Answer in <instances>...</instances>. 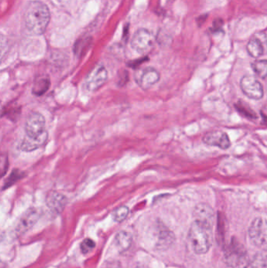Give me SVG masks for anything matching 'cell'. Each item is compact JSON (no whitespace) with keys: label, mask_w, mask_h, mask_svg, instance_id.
I'll return each mask as SVG.
<instances>
[{"label":"cell","mask_w":267,"mask_h":268,"mask_svg":"<svg viewBox=\"0 0 267 268\" xmlns=\"http://www.w3.org/2000/svg\"><path fill=\"white\" fill-rule=\"evenodd\" d=\"M57 1H58V2L63 3V2H64L65 0H57Z\"/></svg>","instance_id":"cell-29"},{"label":"cell","mask_w":267,"mask_h":268,"mask_svg":"<svg viewBox=\"0 0 267 268\" xmlns=\"http://www.w3.org/2000/svg\"><path fill=\"white\" fill-rule=\"evenodd\" d=\"M108 78V71L105 67L103 65L96 66L86 76L85 80L86 89L89 91H96L106 83Z\"/></svg>","instance_id":"cell-7"},{"label":"cell","mask_w":267,"mask_h":268,"mask_svg":"<svg viewBox=\"0 0 267 268\" xmlns=\"http://www.w3.org/2000/svg\"><path fill=\"white\" fill-rule=\"evenodd\" d=\"M25 176H26V174H25L23 171H20V169H14V170L11 172V174L9 175V177H7L5 182H4L3 189L5 190V189L9 188V187H12L16 183L18 182L20 180H21Z\"/></svg>","instance_id":"cell-19"},{"label":"cell","mask_w":267,"mask_h":268,"mask_svg":"<svg viewBox=\"0 0 267 268\" xmlns=\"http://www.w3.org/2000/svg\"><path fill=\"white\" fill-rule=\"evenodd\" d=\"M266 264V255H265V250H263L254 256L251 268H267Z\"/></svg>","instance_id":"cell-22"},{"label":"cell","mask_w":267,"mask_h":268,"mask_svg":"<svg viewBox=\"0 0 267 268\" xmlns=\"http://www.w3.org/2000/svg\"><path fill=\"white\" fill-rule=\"evenodd\" d=\"M67 202L68 200L64 194L56 191H51L45 199L46 206L51 212L56 214L62 213L67 206Z\"/></svg>","instance_id":"cell-12"},{"label":"cell","mask_w":267,"mask_h":268,"mask_svg":"<svg viewBox=\"0 0 267 268\" xmlns=\"http://www.w3.org/2000/svg\"><path fill=\"white\" fill-rule=\"evenodd\" d=\"M203 142L209 146H215L223 150L228 149L230 146V139L228 135L224 132L215 131L207 133L203 137Z\"/></svg>","instance_id":"cell-11"},{"label":"cell","mask_w":267,"mask_h":268,"mask_svg":"<svg viewBox=\"0 0 267 268\" xmlns=\"http://www.w3.org/2000/svg\"><path fill=\"white\" fill-rule=\"evenodd\" d=\"M193 214L195 221L213 226L214 211L209 205L200 203L193 209Z\"/></svg>","instance_id":"cell-14"},{"label":"cell","mask_w":267,"mask_h":268,"mask_svg":"<svg viewBox=\"0 0 267 268\" xmlns=\"http://www.w3.org/2000/svg\"><path fill=\"white\" fill-rule=\"evenodd\" d=\"M236 107H237L239 112L244 115V116H246L249 118H256V115H255V113H254V111L249 107L245 106L243 104H238Z\"/></svg>","instance_id":"cell-27"},{"label":"cell","mask_w":267,"mask_h":268,"mask_svg":"<svg viewBox=\"0 0 267 268\" xmlns=\"http://www.w3.org/2000/svg\"><path fill=\"white\" fill-rule=\"evenodd\" d=\"M226 268H248L249 260L247 252L237 241H233L225 252Z\"/></svg>","instance_id":"cell-3"},{"label":"cell","mask_w":267,"mask_h":268,"mask_svg":"<svg viewBox=\"0 0 267 268\" xmlns=\"http://www.w3.org/2000/svg\"><path fill=\"white\" fill-rule=\"evenodd\" d=\"M175 239L174 234L166 228H161L158 230L157 247L160 250H166L171 247Z\"/></svg>","instance_id":"cell-15"},{"label":"cell","mask_w":267,"mask_h":268,"mask_svg":"<svg viewBox=\"0 0 267 268\" xmlns=\"http://www.w3.org/2000/svg\"><path fill=\"white\" fill-rule=\"evenodd\" d=\"M155 45V36L148 29H140L135 33L131 41L133 50L139 54H146L152 51Z\"/></svg>","instance_id":"cell-4"},{"label":"cell","mask_w":267,"mask_h":268,"mask_svg":"<svg viewBox=\"0 0 267 268\" xmlns=\"http://www.w3.org/2000/svg\"><path fill=\"white\" fill-rule=\"evenodd\" d=\"M159 80V72L154 68H143L135 73V81L144 90L152 88Z\"/></svg>","instance_id":"cell-10"},{"label":"cell","mask_w":267,"mask_h":268,"mask_svg":"<svg viewBox=\"0 0 267 268\" xmlns=\"http://www.w3.org/2000/svg\"><path fill=\"white\" fill-rule=\"evenodd\" d=\"M247 51L252 58H260L264 53L263 44H262L260 38H252L248 42Z\"/></svg>","instance_id":"cell-16"},{"label":"cell","mask_w":267,"mask_h":268,"mask_svg":"<svg viewBox=\"0 0 267 268\" xmlns=\"http://www.w3.org/2000/svg\"><path fill=\"white\" fill-rule=\"evenodd\" d=\"M128 214H129V208L126 206H121L114 211L113 219L116 222H122L127 217Z\"/></svg>","instance_id":"cell-23"},{"label":"cell","mask_w":267,"mask_h":268,"mask_svg":"<svg viewBox=\"0 0 267 268\" xmlns=\"http://www.w3.org/2000/svg\"><path fill=\"white\" fill-rule=\"evenodd\" d=\"M48 132L46 130L41 133L40 135L36 137H30L26 136L21 143L20 149L23 152H30L42 147L46 143L48 140Z\"/></svg>","instance_id":"cell-13"},{"label":"cell","mask_w":267,"mask_h":268,"mask_svg":"<svg viewBox=\"0 0 267 268\" xmlns=\"http://www.w3.org/2000/svg\"><path fill=\"white\" fill-rule=\"evenodd\" d=\"M20 111H21L20 106L16 105V104H14L12 105H8V106H7V108H4L2 116H7L10 119L15 121L18 118L19 115H20Z\"/></svg>","instance_id":"cell-21"},{"label":"cell","mask_w":267,"mask_h":268,"mask_svg":"<svg viewBox=\"0 0 267 268\" xmlns=\"http://www.w3.org/2000/svg\"><path fill=\"white\" fill-rule=\"evenodd\" d=\"M95 246L96 244L91 238H86L81 243V251L83 254H86V253H89V252L92 251L95 248Z\"/></svg>","instance_id":"cell-25"},{"label":"cell","mask_w":267,"mask_h":268,"mask_svg":"<svg viewBox=\"0 0 267 268\" xmlns=\"http://www.w3.org/2000/svg\"><path fill=\"white\" fill-rule=\"evenodd\" d=\"M249 235L252 244L265 250L267 243L266 226L262 218H255L249 229Z\"/></svg>","instance_id":"cell-5"},{"label":"cell","mask_w":267,"mask_h":268,"mask_svg":"<svg viewBox=\"0 0 267 268\" xmlns=\"http://www.w3.org/2000/svg\"><path fill=\"white\" fill-rule=\"evenodd\" d=\"M240 86L244 94L250 99L260 100L263 96V86L255 76L251 75L243 76L240 80Z\"/></svg>","instance_id":"cell-6"},{"label":"cell","mask_w":267,"mask_h":268,"mask_svg":"<svg viewBox=\"0 0 267 268\" xmlns=\"http://www.w3.org/2000/svg\"><path fill=\"white\" fill-rule=\"evenodd\" d=\"M9 45L7 37L2 33H0V64L3 62L7 52H8Z\"/></svg>","instance_id":"cell-24"},{"label":"cell","mask_w":267,"mask_h":268,"mask_svg":"<svg viewBox=\"0 0 267 268\" xmlns=\"http://www.w3.org/2000/svg\"><path fill=\"white\" fill-rule=\"evenodd\" d=\"M252 68L255 74L262 78V80H265L267 73V62L265 60L255 61L252 64Z\"/></svg>","instance_id":"cell-20"},{"label":"cell","mask_w":267,"mask_h":268,"mask_svg":"<svg viewBox=\"0 0 267 268\" xmlns=\"http://www.w3.org/2000/svg\"><path fill=\"white\" fill-rule=\"evenodd\" d=\"M9 162L7 155H0V177H4L8 170Z\"/></svg>","instance_id":"cell-28"},{"label":"cell","mask_w":267,"mask_h":268,"mask_svg":"<svg viewBox=\"0 0 267 268\" xmlns=\"http://www.w3.org/2000/svg\"><path fill=\"white\" fill-rule=\"evenodd\" d=\"M45 120L43 115L38 111H32L26 119V136L36 137L45 131Z\"/></svg>","instance_id":"cell-9"},{"label":"cell","mask_w":267,"mask_h":268,"mask_svg":"<svg viewBox=\"0 0 267 268\" xmlns=\"http://www.w3.org/2000/svg\"><path fill=\"white\" fill-rule=\"evenodd\" d=\"M212 227L200 221H195L189 230L188 238L193 252L205 254L212 243Z\"/></svg>","instance_id":"cell-2"},{"label":"cell","mask_w":267,"mask_h":268,"mask_svg":"<svg viewBox=\"0 0 267 268\" xmlns=\"http://www.w3.org/2000/svg\"><path fill=\"white\" fill-rule=\"evenodd\" d=\"M51 20V12L47 6L40 1H32L26 7L25 22L28 31L34 35H42Z\"/></svg>","instance_id":"cell-1"},{"label":"cell","mask_w":267,"mask_h":268,"mask_svg":"<svg viewBox=\"0 0 267 268\" xmlns=\"http://www.w3.org/2000/svg\"><path fill=\"white\" fill-rule=\"evenodd\" d=\"M133 238L130 233L120 231L115 237V242L118 250L121 252L126 251L131 247Z\"/></svg>","instance_id":"cell-18"},{"label":"cell","mask_w":267,"mask_h":268,"mask_svg":"<svg viewBox=\"0 0 267 268\" xmlns=\"http://www.w3.org/2000/svg\"><path fill=\"white\" fill-rule=\"evenodd\" d=\"M83 41H78L76 42L74 46V53L76 55L81 57L84 54L86 49V46L88 45V39H82Z\"/></svg>","instance_id":"cell-26"},{"label":"cell","mask_w":267,"mask_h":268,"mask_svg":"<svg viewBox=\"0 0 267 268\" xmlns=\"http://www.w3.org/2000/svg\"><path fill=\"white\" fill-rule=\"evenodd\" d=\"M51 80L48 77H40L35 82L32 87V93L36 96H41L45 94L51 87Z\"/></svg>","instance_id":"cell-17"},{"label":"cell","mask_w":267,"mask_h":268,"mask_svg":"<svg viewBox=\"0 0 267 268\" xmlns=\"http://www.w3.org/2000/svg\"><path fill=\"white\" fill-rule=\"evenodd\" d=\"M41 216L42 212L38 208L33 207L28 209L26 213L20 216L18 223L16 225V233L19 235L26 234L33 228L34 225L40 219Z\"/></svg>","instance_id":"cell-8"}]
</instances>
